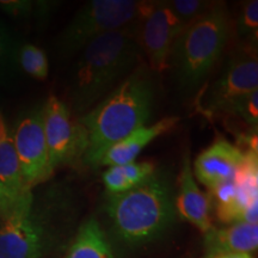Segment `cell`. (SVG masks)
Segmentation results:
<instances>
[{
    "label": "cell",
    "mask_w": 258,
    "mask_h": 258,
    "mask_svg": "<svg viewBox=\"0 0 258 258\" xmlns=\"http://www.w3.org/2000/svg\"><path fill=\"white\" fill-rule=\"evenodd\" d=\"M154 105V84L145 64H138L91 110L80 116L88 147L83 161L92 169L111 146L137 129L147 125Z\"/></svg>",
    "instance_id": "obj_1"
},
{
    "label": "cell",
    "mask_w": 258,
    "mask_h": 258,
    "mask_svg": "<svg viewBox=\"0 0 258 258\" xmlns=\"http://www.w3.org/2000/svg\"><path fill=\"white\" fill-rule=\"evenodd\" d=\"M138 22L106 32L79 51L70 82V111L83 116L139 64Z\"/></svg>",
    "instance_id": "obj_2"
},
{
    "label": "cell",
    "mask_w": 258,
    "mask_h": 258,
    "mask_svg": "<svg viewBox=\"0 0 258 258\" xmlns=\"http://www.w3.org/2000/svg\"><path fill=\"white\" fill-rule=\"evenodd\" d=\"M175 196L169 172L158 169L127 191L106 194L104 212L116 239L127 246L159 239L176 221Z\"/></svg>",
    "instance_id": "obj_3"
},
{
    "label": "cell",
    "mask_w": 258,
    "mask_h": 258,
    "mask_svg": "<svg viewBox=\"0 0 258 258\" xmlns=\"http://www.w3.org/2000/svg\"><path fill=\"white\" fill-rule=\"evenodd\" d=\"M232 23L224 3L185 25L173 42L169 67L184 92H192L208 78L231 40Z\"/></svg>",
    "instance_id": "obj_4"
},
{
    "label": "cell",
    "mask_w": 258,
    "mask_h": 258,
    "mask_svg": "<svg viewBox=\"0 0 258 258\" xmlns=\"http://www.w3.org/2000/svg\"><path fill=\"white\" fill-rule=\"evenodd\" d=\"M145 5L146 2L133 0H91L85 3L57 38L60 55L72 57L95 38L134 24L143 15Z\"/></svg>",
    "instance_id": "obj_5"
},
{
    "label": "cell",
    "mask_w": 258,
    "mask_h": 258,
    "mask_svg": "<svg viewBox=\"0 0 258 258\" xmlns=\"http://www.w3.org/2000/svg\"><path fill=\"white\" fill-rule=\"evenodd\" d=\"M46 218L36 208L32 189L0 207V258H41L50 245Z\"/></svg>",
    "instance_id": "obj_6"
},
{
    "label": "cell",
    "mask_w": 258,
    "mask_h": 258,
    "mask_svg": "<svg viewBox=\"0 0 258 258\" xmlns=\"http://www.w3.org/2000/svg\"><path fill=\"white\" fill-rule=\"evenodd\" d=\"M257 44L245 43L232 53L219 76L208 84L200 98L206 114H228L235 103L258 90Z\"/></svg>",
    "instance_id": "obj_7"
},
{
    "label": "cell",
    "mask_w": 258,
    "mask_h": 258,
    "mask_svg": "<svg viewBox=\"0 0 258 258\" xmlns=\"http://www.w3.org/2000/svg\"><path fill=\"white\" fill-rule=\"evenodd\" d=\"M43 123L50 176L57 167L83 160L88 147L85 128L73 120L69 105L55 95L43 104Z\"/></svg>",
    "instance_id": "obj_8"
},
{
    "label": "cell",
    "mask_w": 258,
    "mask_h": 258,
    "mask_svg": "<svg viewBox=\"0 0 258 258\" xmlns=\"http://www.w3.org/2000/svg\"><path fill=\"white\" fill-rule=\"evenodd\" d=\"M184 29L171 11L167 2H146L138 21L137 37L141 53L147 56L154 72L163 73L169 69L173 42Z\"/></svg>",
    "instance_id": "obj_9"
},
{
    "label": "cell",
    "mask_w": 258,
    "mask_h": 258,
    "mask_svg": "<svg viewBox=\"0 0 258 258\" xmlns=\"http://www.w3.org/2000/svg\"><path fill=\"white\" fill-rule=\"evenodd\" d=\"M11 137L25 188L32 189L49 179L51 176L48 169L43 105L24 112Z\"/></svg>",
    "instance_id": "obj_10"
},
{
    "label": "cell",
    "mask_w": 258,
    "mask_h": 258,
    "mask_svg": "<svg viewBox=\"0 0 258 258\" xmlns=\"http://www.w3.org/2000/svg\"><path fill=\"white\" fill-rule=\"evenodd\" d=\"M243 158L241 148L225 139H219L194 161V177L208 189H213L233 178Z\"/></svg>",
    "instance_id": "obj_11"
},
{
    "label": "cell",
    "mask_w": 258,
    "mask_h": 258,
    "mask_svg": "<svg viewBox=\"0 0 258 258\" xmlns=\"http://www.w3.org/2000/svg\"><path fill=\"white\" fill-rule=\"evenodd\" d=\"M177 215L189 221L206 234L214 226L211 218V205L208 196L200 189L192 173L191 158L189 150L185 151L178 176V191L175 196Z\"/></svg>",
    "instance_id": "obj_12"
},
{
    "label": "cell",
    "mask_w": 258,
    "mask_h": 258,
    "mask_svg": "<svg viewBox=\"0 0 258 258\" xmlns=\"http://www.w3.org/2000/svg\"><path fill=\"white\" fill-rule=\"evenodd\" d=\"M258 247V225L235 222L215 228L205 234L202 258H215L221 254L249 252Z\"/></svg>",
    "instance_id": "obj_13"
},
{
    "label": "cell",
    "mask_w": 258,
    "mask_h": 258,
    "mask_svg": "<svg viewBox=\"0 0 258 258\" xmlns=\"http://www.w3.org/2000/svg\"><path fill=\"white\" fill-rule=\"evenodd\" d=\"M179 118L177 116H171V117H164L160 121L151 125H144V127L137 129L111 146L106 151L99 166H117L124 165V164L132 163L137 160L143 151L157 138L161 137L171 129L175 128L178 123Z\"/></svg>",
    "instance_id": "obj_14"
},
{
    "label": "cell",
    "mask_w": 258,
    "mask_h": 258,
    "mask_svg": "<svg viewBox=\"0 0 258 258\" xmlns=\"http://www.w3.org/2000/svg\"><path fill=\"white\" fill-rule=\"evenodd\" d=\"M64 258H115L108 238L95 218L80 226Z\"/></svg>",
    "instance_id": "obj_15"
},
{
    "label": "cell",
    "mask_w": 258,
    "mask_h": 258,
    "mask_svg": "<svg viewBox=\"0 0 258 258\" xmlns=\"http://www.w3.org/2000/svg\"><path fill=\"white\" fill-rule=\"evenodd\" d=\"M0 188L4 192V202L15 200L27 190L11 134L0 144Z\"/></svg>",
    "instance_id": "obj_16"
},
{
    "label": "cell",
    "mask_w": 258,
    "mask_h": 258,
    "mask_svg": "<svg viewBox=\"0 0 258 258\" xmlns=\"http://www.w3.org/2000/svg\"><path fill=\"white\" fill-rule=\"evenodd\" d=\"M21 44L9 28L0 21V85H9L18 78L21 67L18 51Z\"/></svg>",
    "instance_id": "obj_17"
},
{
    "label": "cell",
    "mask_w": 258,
    "mask_h": 258,
    "mask_svg": "<svg viewBox=\"0 0 258 258\" xmlns=\"http://www.w3.org/2000/svg\"><path fill=\"white\" fill-rule=\"evenodd\" d=\"M18 63L21 70L37 80L47 79L49 74V61L46 51L31 43L21 44Z\"/></svg>",
    "instance_id": "obj_18"
},
{
    "label": "cell",
    "mask_w": 258,
    "mask_h": 258,
    "mask_svg": "<svg viewBox=\"0 0 258 258\" xmlns=\"http://www.w3.org/2000/svg\"><path fill=\"white\" fill-rule=\"evenodd\" d=\"M235 30L245 43L256 44L258 31V2L251 0L241 6Z\"/></svg>",
    "instance_id": "obj_19"
},
{
    "label": "cell",
    "mask_w": 258,
    "mask_h": 258,
    "mask_svg": "<svg viewBox=\"0 0 258 258\" xmlns=\"http://www.w3.org/2000/svg\"><path fill=\"white\" fill-rule=\"evenodd\" d=\"M214 2H202V0H173L167 2V5L183 25H188L205 14Z\"/></svg>",
    "instance_id": "obj_20"
},
{
    "label": "cell",
    "mask_w": 258,
    "mask_h": 258,
    "mask_svg": "<svg viewBox=\"0 0 258 258\" xmlns=\"http://www.w3.org/2000/svg\"><path fill=\"white\" fill-rule=\"evenodd\" d=\"M228 114L238 116L254 131L258 124V90L249 93L232 106Z\"/></svg>",
    "instance_id": "obj_21"
},
{
    "label": "cell",
    "mask_w": 258,
    "mask_h": 258,
    "mask_svg": "<svg viewBox=\"0 0 258 258\" xmlns=\"http://www.w3.org/2000/svg\"><path fill=\"white\" fill-rule=\"evenodd\" d=\"M40 3L29 2V0H9L0 2V9L3 11L15 17H29L38 9Z\"/></svg>",
    "instance_id": "obj_22"
},
{
    "label": "cell",
    "mask_w": 258,
    "mask_h": 258,
    "mask_svg": "<svg viewBox=\"0 0 258 258\" xmlns=\"http://www.w3.org/2000/svg\"><path fill=\"white\" fill-rule=\"evenodd\" d=\"M9 131L8 128H6V123H5V120L4 117H3L2 112H0V144L3 143V141L5 140L6 138L9 137Z\"/></svg>",
    "instance_id": "obj_23"
},
{
    "label": "cell",
    "mask_w": 258,
    "mask_h": 258,
    "mask_svg": "<svg viewBox=\"0 0 258 258\" xmlns=\"http://www.w3.org/2000/svg\"><path fill=\"white\" fill-rule=\"evenodd\" d=\"M215 258H253L252 253L249 252H235V253H226L218 256Z\"/></svg>",
    "instance_id": "obj_24"
},
{
    "label": "cell",
    "mask_w": 258,
    "mask_h": 258,
    "mask_svg": "<svg viewBox=\"0 0 258 258\" xmlns=\"http://www.w3.org/2000/svg\"><path fill=\"white\" fill-rule=\"evenodd\" d=\"M5 201V198H4V192H3L2 188H0V207H2V205L4 203Z\"/></svg>",
    "instance_id": "obj_25"
}]
</instances>
